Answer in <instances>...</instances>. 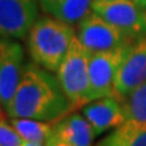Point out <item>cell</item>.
<instances>
[{"instance_id":"6da1fadb","label":"cell","mask_w":146,"mask_h":146,"mask_svg":"<svg viewBox=\"0 0 146 146\" xmlns=\"http://www.w3.org/2000/svg\"><path fill=\"white\" fill-rule=\"evenodd\" d=\"M73 111L57 78L39 65L29 63L23 68L20 83L6 110L12 117L57 122Z\"/></svg>"},{"instance_id":"7a4b0ae2","label":"cell","mask_w":146,"mask_h":146,"mask_svg":"<svg viewBox=\"0 0 146 146\" xmlns=\"http://www.w3.org/2000/svg\"><path fill=\"white\" fill-rule=\"evenodd\" d=\"M74 36L71 25L50 15L40 17L28 33L31 57L46 71L57 72Z\"/></svg>"},{"instance_id":"3957f363","label":"cell","mask_w":146,"mask_h":146,"mask_svg":"<svg viewBox=\"0 0 146 146\" xmlns=\"http://www.w3.org/2000/svg\"><path fill=\"white\" fill-rule=\"evenodd\" d=\"M89 56L90 52L74 36L57 70V80L73 110L89 102Z\"/></svg>"},{"instance_id":"277c9868","label":"cell","mask_w":146,"mask_h":146,"mask_svg":"<svg viewBox=\"0 0 146 146\" xmlns=\"http://www.w3.org/2000/svg\"><path fill=\"white\" fill-rule=\"evenodd\" d=\"M91 10L134 42L146 36V9L134 0H93Z\"/></svg>"},{"instance_id":"5b68a950","label":"cell","mask_w":146,"mask_h":146,"mask_svg":"<svg viewBox=\"0 0 146 146\" xmlns=\"http://www.w3.org/2000/svg\"><path fill=\"white\" fill-rule=\"evenodd\" d=\"M77 38L90 54L112 51L134 43V40L93 11L78 23Z\"/></svg>"},{"instance_id":"8992f818","label":"cell","mask_w":146,"mask_h":146,"mask_svg":"<svg viewBox=\"0 0 146 146\" xmlns=\"http://www.w3.org/2000/svg\"><path fill=\"white\" fill-rule=\"evenodd\" d=\"M129 46L112 51L93 52L89 56V102L104 96H115L117 72Z\"/></svg>"},{"instance_id":"52a82bcc","label":"cell","mask_w":146,"mask_h":146,"mask_svg":"<svg viewBox=\"0 0 146 146\" xmlns=\"http://www.w3.org/2000/svg\"><path fill=\"white\" fill-rule=\"evenodd\" d=\"M23 48L12 38L0 36V104L7 110L23 72Z\"/></svg>"},{"instance_id":"ba28073f","label":"cell","mask_w":146,"mask_h":146,"mask_svg":"<svg viewBox=\"0 0 146 146\" xmlns=\"http://www.w3.org/2000/svg\"><path fill=\"white\" fill-rule=\"evenodd\" d=\"M146 80V36L130 45L117 72L115 96L123 101Z\"/></svg>"},{"instance_id":"9c48e42d","label":"cell","mask_w":146,"mask_h":146,"mask_svg":"<svg viewBox=\"0 0 146 146\" xmlns=\"http://www.w3.org/2000/svg\"><path fill=\"white\" fill-rule=\"evenodd\" d=\"M38 20L35 0H0V36L21 39Z\"/></svg>"},{"instance_id":"30bf717a","label":"cell","mask_w":146,"mask_h":146,"mask_svg":"<svg viewBox=\"0 0 146 146\" xmlns=\"http://www.w3.org/2000/svg\"><path fill=\"white\" fill-rule=\"evenodd\" d=\"M82 112L96 136L128 121L123 102L116 96H104L93 100L82 107Z\"/></svg>"},{"instance_id":"8fae6325","label":"cell","mask_w":146,"mask_h":146,"mask_svg":"<svg viewBox=\"0 0 146 146\" xmlns=\"http://www.w3.org/2000/svg\"><path fill=\"white\" fill-rule=\"evenodd\" d=\"M52 134L73 146H91L96 136L88 119L79 113H70L55 122Z\"/></svg>"},{"instance_id":"7c38bea8","label":"cell","mask_w":146,"mask_h":146,"mask_svg":"<svg viewBox=\"0 0 146 146\" xmlns=\"http://www.w3.org/2000/svg\"><path fill=\"white\" fill-rule=\"evenodd\" d=\"M40 9L48 15L68 25H77L93 11V0H38Z\"/></svg>"},{"instance_id":"4fadbf2b","label":"cell","mask_w":146,"mask_h":146,"mask_svg":"<svg viewBox=\"0 0 146 146\" xmlns=\"http://www.w3.org/2000/svg\"><path fill=\"white\" fill-rule=\"evenodd\" d=\"M95 146H146V124L127 121Z\"/></svg>"},{"instance_id":"5bb4252c","label":"cell","mask_w":146,"mask_h":146,"mask_svg":"<svg viewBox=\"0 0 146 146\" xmlns=\"http://www.w3.org/2000/svg\"><path fill=\"white\" fill-rule=\"evenodd\" d=\"M10 124L15 128L16 131L26 141H35V143H46V140L52 134L54 124L40 122L32 118L12 117Z\"/></svg>"},{"instance_id":"9a60e30c","label":"cell","mask_w":146,"mask_h":146,"mask_svg":"<svg viewBox=\"0 0 146 146\" xmlns=\"http://www.w3.org/2000/svg\"><path fill=\"white\" fill-rule=\"evenodd\" d=\"M122 102L128 121L146 124V80Z\"/></svg>"},{"instance_id":"2e32d148","label":"cell","mask_w":146,"mask_h":146,"mask_svg":"<svg viewBox=\"0 0 146 146\" xmlns=\"http://www.w3.org/2000/svg\"><path fill=\"white\" fill-rule=\"evenodd\" d=\"M25 141L11 124L0 121V146H22Z\"/></svg>"},{"instance_id":"e0dca14e","label":"cell","mask_w":146,"mask_h":146,"mask_svg":"<svg viewBox=\"0 0 146 146\" xmlns=\"http://www.w3.org/2000/svg\"><path fill=\"white\" fill-rule=\"evenodd\" d=\"M45 145H46V146H73V145H71V144L66 143V141L58 139L57 136H55L54 134L50 135V138L46 140Z\"/></svg>"},{"instance_id":"ac0fdd59","label":"cell","mask_w":146,"mask_h":146,"mask_svg":"<svg viewBox=\"0 0 146 146\" xmlns=\"http://www.w3.org/2000/svg\"><path fill=\"white\" fill-rule=\"evenodd\" d=\"M22 146H46L44 143H35V141H25Z\"/></svg>"},{"instance_id":"d6986e66","label":"cell","mask_w":146,"mask_h":146,"mask_svg":"<svg viewBox=\"0 0 146 146\" xmlns=\"http://www.w3.org/2000/svg\"><path fill=\"white\" fill-rule=\"evenodd\" d=\"M0 121H5V113L3 111V105L0 104Z\"/></svg>"},{"instance_id":"ffe728a7","label":"cell","mask_w":146,"mask_h":146,"mask_svg":"<svg viewBox=\"0 0 146 146\" xmlns=\"http://www.w3.org/2000/svg\"><path fill=\"white\" fill-rule=\"evenodd\" d=\"M136 4H139L140 6H143L144 9H146V0H134Z\"/></svg>"}]
</instances>
